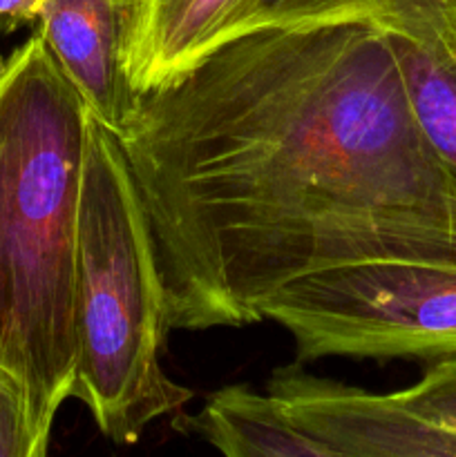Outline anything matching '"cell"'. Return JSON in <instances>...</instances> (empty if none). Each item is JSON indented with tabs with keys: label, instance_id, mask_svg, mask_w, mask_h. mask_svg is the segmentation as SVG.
<instances>
[{
	"label": "cell",
	"instance_id": "ba28073f",
	"mask_svg": "<svg viewBox=\"0 0 456 457\" xmlns=\"http://www.w3.org/2000/svg\"><path fill=\"white\" fill-rule=\"evenodd\" d=\"M249 0H130L125 71L137 94L190 70L235 27Z\"/></svg>",
	"mask_w": 456,
	"mask_h": 457
},
{
	"label": "cell",
	"instance_id": "8fae6325",
	"mask_svg": "<svg viewBox=\"0 0 456 457\" xmlns=\"http://www.w3.org/2000/svg\"><path fill=\"white\" fill-rule=\"evenodd\" d=\"M52 427L36 422L21 384L0 370V457H47Z\"/></svg>",
	"mask_w": 456,
	"mask_h": 457
},
{
	"label": "cell",
	"instance_id": "277c9868",
	"mask_svg": "<svg viewBox=\"0 0 456 457\" xmlns=\"http://www.w3.org/2000/svg\"><path fill=\"white\" fill-rule=\"evenodd\" d=\"M262 320L282 326L300 364L456 355V266L378 262L334 268L286 286Z\"/></svg>",
	"mask_w": 456,
	"mask_h": 457
},
{
	"label": "cell",
	"instance_id": "6da1fadb",
	"mask_svg": "<svg viewBox=\"0 0 456 457\" xmlns=\"http://www.w3.org/2000/svg\"><path fill=\"white\" fill-rule=\"evenodd\" d=\"M179 330L258 324L304 277L456 266V170L367 18L231 36L119 134Z\"/></svg>",
	"mask_w": 456,
	"mask_h": 457
},
{
	"label": "cell",
	"instance_id": "30bf717a",
	"mask_svg": "<svg viewBox=\"0 0 456 457\" xmlns=\"http://www.w3.org/2000/svg\"><path fill=\"white\" fill-rule=\"evenodd\" d=\"M340 18H365V0H249L226 38L258 27Z\"/></svg>",
	"mask_w": 456,
	"mask_h": 457
},
{
	"label": "cell",
	"instance_id": "52a82bcc",
	"mask_svg": "<svg viewBox=\"0 0 456 457\" xmlns=\"http://www.w3.org/2000/svg\"><path fill=\"white\" fill-rule=\"evenodd\" d=\"M130 0H43L40 38L89 116L119 137L137 110L139 94L125 71Z\"/></svg>",
	"mask_w": 456,
	"mask_h": 457
},
{
	"label": "cell",
	"instance_id": "8992f818",
	"mask_svg": "<svg viewBox=\"0 0 456 457\" xmlns=\"http://www.w3.org/2000/svg\"><path fill=\"white\" fill-rule=\"evenodd\" d=\"M365 18L392 52L420 129L456 170V0H365Z\"/></svg>",
	"mask_w": 456,
	"mask_h": 457
},
{
	"label": "cell",
	"instance_id": "7a4b0ae2",
	"mask_svg": "<svg viewBox=\"0 0 456 457\" xmlns=\"http://www.w3.org/2000/svg\"><path fill=\"white\" fill-rule=\"evenodd\" d=\"M88 107L40 34L0 61V370L36 422L74 397Z\"/></svg>",
	"mask_w": 456,
	"mask_h": 457
},
{
	"label": "cell",
	"instance_id": "7c38bea8",
	"mask_svg": "<svg viewBox=\"0 0 456 457\" xmlns=\"http://www.w3.org/2000/svg\"><path fill=\"white\" fill-rule=\"evenodd\" d=\"M393 397L414 413L456 431V355L429 361L418 382Z\"/></svg>",
	"mask_w": 456,
	"mask_h": 457
},
{
	"label": "cell",
	"instance_id": "4fadbf2b",
	"mask_svg": "<svg viewBox=\"0 0 456 457\" xmlns=\"http://www.w3.org/2000/svg\"><path fill=\"white\" fill-rule=\"evenodd\" d=\"M40 4L43 0H0V22H4L7 29L36 22Z\"/></svg>",
	"mask_w": 456,
	"mask_h": 457
},
{
	"label": "cell",
	"instance_id": "5b68a950",
	"mask_svg": "<svg viewBox=\"0 0 456 457\" xmlns=\"http://www.w3.org/2000/svg\"><path fill=\"white\" fill-rule=\"evenodd\" d=\"M266 393L286 415L340 457H456V431L374 393L304 370H273Z\"/></svg>",
	"mask_w": 456,
	"mask_h": 457
},
{
	"label": "cell",
	"instance_id": "3957f363",
	"mask_svg": "<svg viewBox=\"0 0 456 457\" xmlns=\"http://www.w3.org/2000/svg\"><path fill=\"white\" fill-rule=\"evenodd\" d=\"M170 330L132 170L119 137L92 119L76 253L74 400L114 445H137L150 424L182 415L195 397L164 369Z\"/></svg>",
	"mask_w": 456,
	"mask_h": 457
},
{
	"label": "cell",
	"instance_id": "9c48e42d",
	"mask_svg": "<svg viewBox=\"0 0 456 457\" xmlns=\"http://www.w3.org/2000/svg\"><path fill=\"white\" fill-rule=\"evenodd\" d=\"M173 427L204 440L222 457H340L300 428L266 391L241 384L210 393L195 415L182 413Z\"/></svg>",
	"mask_w": 456,
	"mask_h": 457
}]
</instances>
